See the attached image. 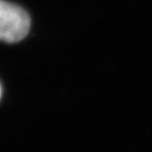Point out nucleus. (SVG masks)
Returning a JSON list of instances; mask_svg holds the SVG:
<instances>
[{"label": "nucleus", "instance_id": "f257e3e1", "mask_svg": "<svg viewBox=\"0 0 152 152\" xmlns=\"http://www.w3.org/2000/svg\"><path fill=\"white\" fill-rule=\"evenodd\" d=\"M31 26L28 14L20 7L0 0V40L16 42L26 37Z\"/></svg>", "mask_w": 152, "mask_h": 152}, {"label": "nucleus", "instance_id": "f03ea898", "mask_svg": "<svg viewBox=\"0 0 152 152\" xmlns=\"http://www.w3.org/2000/svg\"><path fill=\"white\" fill-rule=\"evenodd\" d=\"M1 94H2V89H1V86H0V97H1Z\"/></svg>", "mask_w": 152, "mask_h": 152}]
</instances>
